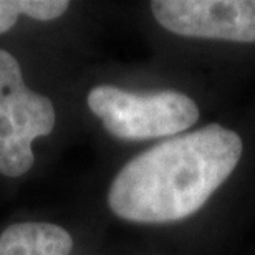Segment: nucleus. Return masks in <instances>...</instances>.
<instances>
[{"label":"nucleus","mask_w":255,"mask_h":255,"mask_svg":"<svg viewBox=\"0 0 255 255\" xmlns=\"http://www.w3.org/2000/svg\"><path fill=\"white\" fill-rule=\"evenodd\" d=\"M242 147L236 131L217 123L162 141L120 169L108 189L111 212L136 224L191 217L229 179Z\"/></svg>","instance_id":"f257e3e1"},{"label":"nucleus","mask_w":255,"mask_h":255,"mask_svg":"<svg viewBox=\"0 0 255 255\" xmlns=\"http://www.w3.org/2000/svg\"><path fill=\"white\" fill-rule=\"evenodd\" d=\"M86 101L105 129L125 141L174 137L196 125L201 115L196 101L176 90L137 93L98 85Z\"/></svg>","instance_id":"f03ea898"},{"label":"nucleus","mask_w":255,"mask_h":255,"mask_svg":"<svg viewBox=\"0 0 255 255\" xmlns=\"http://www.w3.org/2000/svg\"><path fill=\"white\" fill-rule=\"evenodd\" d=\"M55 123L52 100L30 90L18 60L0 48V174H27L35 162L33 141L48 136Z\"/></svg>","instance_id":"7ed1b4c3"},{"label":"nucleus","mask_w":255,"mask_h":255,"mask_svg":"<svg viewBox=\"0 0 255 255\" xmlns=\"http://www.w3.org/2000/svg\"><path fill=\"white\" fill-rule=\"evenodd\" d=\"M151 12L181 37L255 43V0H154Z\"/></svg>","instance_id":"20e7f679"},{"label":"nucleus","mask_w":255,"mask_h":255,"mask_svg":"<svg viewBox=\"0 0 255 255\" xmlns=\"http://www.w3.org/2000/svg\"><path fill=\"white\" fill-rule=\"evenodd\" d=\"M73 239L53 222H15L0 232V255H70Z\"/></svg>","instance_id":"39448f33"},{"label":"nucleus","mask_w":255,"mask_h":255,"mask_svg":"<svg viewBox=\"0 0 255 255\" xmlns=\"http://www.w3.org/2000/svg\"><path fill=\"white\" fill-rule=\"evenodd\" d=\"M68 7L66 0H0V33L8 32L20 15L50 22L62 17Z\"/></svg>","instance_id":"423d86ee"}]
</instances>
